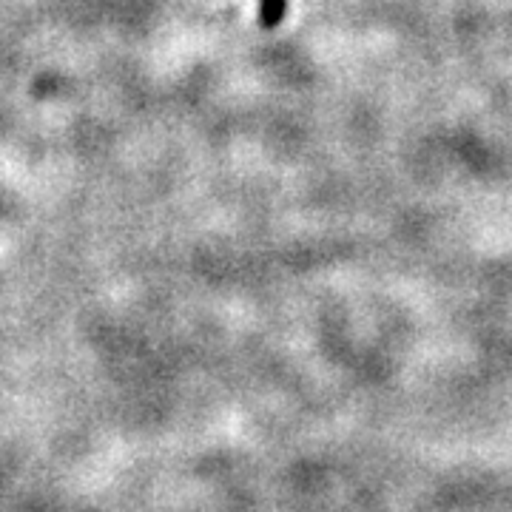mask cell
I'll use <instances>...</instances> for the list:
<instances>
[{
  "mask_svg": "<svg viewBox=\"0 0 512 512\" xmlns=\"http://www.w3.org/2000/svg\"><path fill=\"white\" fill-rule=\"evenodd\" d=\"M288 12V0H259V26L262 29H276Z\"/></svg>",
  "mask_w": 512,
  "mask_h": 512,
  "instance_id": "cell-1",
  "label": "cell"
}]
</instances>
